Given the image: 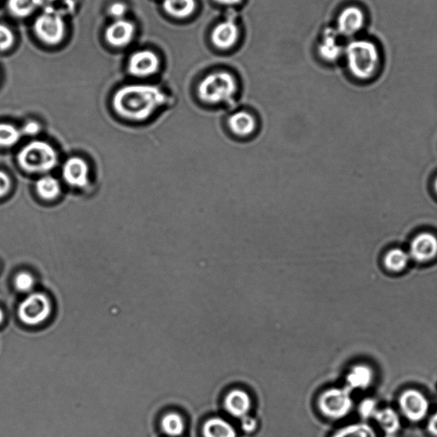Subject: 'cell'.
<instances>
[{"label":"cell","instance_id":"37","mask_svg":"<svg viewBox=\"0 0 437 437\" xmlns=\"http://www.w3.org/2000/svg\"><path fill=\"white\" fill-rule=\"evenodd\" d=\"M4 319V314L1 310H0V324L2 323Z\"/></svg>","mask_w":437,"mask_h":437},{"label":"cell","instance_id":"25","mask_svg":"<svg viewBox=\"0 0 437 437\" xmlns=\"http://www.w3.org/2000/svg\"><path fill=\"white\" fill-rule=\"evenodd\" d=\"M39 4V0H9L8 8L15 17L26 18L33 13Z\"/></svg>","mask_w":437,"mask_h":437},{"label":"cell","instance_id":"39","mask_svg":"<svg viewBox=\"0 0 437 437\" xmlns=\"http://www.w3.org/2000/svg\"><path fill=\"white\" fill-rule=\"evenodd\" d=\"M386 437H394V436H387Z\"/></svg>","mask_w":437,"mask_h":437},{"label":"cell","instance_id":"4","mask_svg":"<svg viewBox=\"0 0 437 437\" xmlns=\"http://www.w3.org/2000/svg\"><path fill=\"white\" fill-rule=\"evenodd\" d=\"M57 151L51 144L33 141L23 147L18 154V163L24 170L33 174L47 173L57 165Z\"/></svg>","mask_w":437,"mask_h":437},{"label":"cell","instance_id":"14","mask_svg":"<svg viewBox=\"0 0 437 437\" xmlns=\"http://www.w3.org/2000/svg\"><path fill=\"white\" fill-rule=\"evenodd\" d=\"M365 21H366V18L360 8L348 7L339 15L338 21L339 34L350 37L362 30Z\"/></svg>","mask_w":437,"mask_h":437},{"label":"cell","instance_id":"38","mask_svg":"<svg viewBox=\"0 0 437 437\" xmlns=\"http://www.w3.org/2000/svg\"><path fill=\"white\" fill-rule=\"evenodd\" d=\"M435 188H436V190L437 191V178H436V182H435Z\"/></svg>","mask_w":437,"mask_h":437},{"label":"cell","instance_id":"11","mask_svg":"<svg viewBox=\"0 0 437 437\" xmlns=\"http://www.w3.org/2000/svg\"><path fill=\"white\" fill-rule=\"evenodd\" d=\"M408 254L416 262H430L437 255L436 236L428 232L415 236L410 244Z\"/></svg>","mask_w":437,"mask_h":437},{"label":"cell","instance_id":"22","mask_svg":"<svg viewBox=\"0 0 437 437\" xmlns=\"http://www.w3.org/2000/svg\"><path fill=\"white\" fill-rule=\"evenodd\" d=\"M36 190L43 199L53 200L57 198L61 192V186L57 179L51 176H44L36 184Z\"/></svg>","mask_w":437,"mask_h":437},{"label":"cell","instance_id":"27","mask_svg":"<svg viewBox=\"0 0 437 437\" xmlns=\"http://www.w3.org/2000/svg\"><path fill=\"white\" fill-rule=\"evenodd\" d=\"M22 132L11 124H0V146L11 147L21 139Z\"/></svg>","mask_w":437,"mask_h":437},{"label":"cell","instance_id":"15","mask_svg":"<svg viewBox=\"0 0 437 437\" xmlns=\"http://www.w3.org/2000/svg\"><path fill=\"white\" fill-rule=\"evenodd\" d=\"M251 405L250 395L242 390H232L224 397V408L234 418L242 419L248 416Z\"/></svg>","mask_w":437,"mask_h":437},{"label":"cell","instance_id":"6","mask_svg":"<svg viewBox=\"0 0 437 437\" xmlns=\"http://www.w3.org/2000/svg\"><path fill=\"white\" fill-rule=\"evenodd\" d=\"M36 36L47 45L55 46L61 43L65 35V23L61 15L46 11L36 18L34 24Z\"/></svg>","mask_w":437,"mask_h":437},{"label":"cell","instance_id":"8","mask_svg":"<svg viewBox=\"0 0 437 437\" xmlns=\"http://www.w3.org/2000/svg\"><path fill=\"white\" fill-rule=\"evenodd\" d=\"M51 312L49 298L42 293H34L23 300L19 306L18 315L23 323L37 326L48 319Z\"/></svg>","mask_w":437,"mask_h":437},{"label":"cell","instance_id":"20","mask_svg":"<svg viewBox=\"0 0 437 437\" xmlns=\"http://www.w3.org/2000/svg\"><path fill=\"white\" fill-rule=\"evenodd\" d=\"M376 422L388 436H393L399 430L400 423L398 414L391 408L376 410L374 415Z\"/></svg>","mask_w":437,"mask_h":437},{"label":"cell","instance_id":"19","mask_svg":"<svg viewBox=\"0 0 437 437\" xmlns=\"http://www.w3.org/2000/svg\"><path fill=\"white\" fill-rule=\"evenodd\" d=\"M163 9L167 14L176 18H186L194 13L195 0H163Z\"/></svg>","mask_w":437,"mask_h":437},{"label":"cell","instance_id":"1","mask_svg":"<svg viewBox=\"0 0 437 437\" xmlns=\"http://www.w3.org/2000/svg\"><path fill=\"white\" fill-rule=\"evenodd\" d=\"M167 102V96L158 87L127 85L115 92L113 106L116 113L122 118L141 122L149 119Z\"/></svg>","mask_w":437,"mask_h":437},{"label":"cell","instance_id":"23","mask_svg":"<svg viewBox=\"0 0 437 437\" xmlns=\"http://www.w3.org/2000/svg\"><path fill=\"white\" fill-rule=\"evenodd\" d=\"M319 51L324 59L327 61H335L342 54L343 48L336 42L335 35L327 34L320 44Z\"/></svg>","mask_w":437,"mask_h":437},{"label":"cell","instance_id":"12","mask_svg":"<svg viewBox=\"0 0 437 437\" xmlns=\"http://www.w3.org/2000/svg\"><path fill=\"white\" fill-rule=\"evenodd\" d=\"M63 177L71 186L85 187L89 183V167L82 158H70L64 163Z\"/></svg>","mask_w":437,"mask_h":437},{"label":"cell","instance_id":"2","mask_svg":"<svg viewBox=\"0 0 437 437\" xmlns=\"http://www.w3.org/2000/svg\"><path fill=\"white\" fill-rule=\"evenodd\" d=\"M239 87L234 76L228 72H215L199 83L196 94L208 106H229L234 102Z\"/></svg>","mask_w":437,"mask_h":437},{"label":"cell","instance_id":"31","mask_svg":"<svg viewBox=\"0 0 437 437\" xmlns=\"http://www.w3.org/2000/svg\"><path fill=\"white\" fill-rule=\"evenodd\" d=\"M109 12L111 17L115 20L124 19V15L127 12V6L123 3L116 2L110 6Z\"/></svg>","mask_w":437,"mask_h":437},{"label":"cell","instance_id":"5","mask_svg":"<svg viewBox=\"0 0 437 437\" xmlns=\"http://www.w3.org/2000/svg\"><path fill=\"white\" fill-rule=\"evenodd\" d=\"M353 400L348 388H331L319 395L318 407L328 419L338 420L346 418L352 410Z\"/></svg>","mask_w":437,"mask_h":437},{"label":"cell","instance_id":"29","mask_svg":"<svg viewBox=\"0 0 437 437\" xmlns=\"http://www.w3.org/2000/svg\"><path fill=\"white\" fill-rule=\"evenodd\" d=\"M15 37L9 27L0 24V51L9 49L13 45Z\"/></svg>","mask_w":437,"mask_h":437},{"label":"cell","instance_id":"17","mask_svg":"<svg viewBox=\"0 0 437 437\" xmlns=\"http://www.w3.org/2000/svg\"><path fill=\"white\" fill-rule=\"evenodd\" d=\"M374 371L365 364L353 367L346 376L348 390H366L374 382Z\"/></svg>","mask_w":437,"mask_h":437},{"label":"cell","instance_id":"34","mask_svg":"<svg viewBox=\"0 0 437 437\" xmlns=\"http://www.w3.org/2000/svg\"><path fill=\"white\" fill-rule=\"evenodd\" d=\"M41 130L39 124L35 122H30L23 127V134L29 136H34L39 134Z\"/></svg>","mask_w":437,"mask_h":437},{"label":"cell","instance_id":"36","mask_svg":"<svg viewBox=\"0 0 437 437\" xmlns=\"http://www.w3.org/2000/svg\"><path fill=\"white\" fill-rule=\"evenodd\" d=\"M215 1L224 6H234L241 2L242 0H215Z\"/></svg>","mask_w":437,"mask_h":437},{"label":"cell","instance_id":"28","mask_svg":"<svg viewBox=\"0 0 437 437\" xmlns=\"http://www.w3.org/2000/svg\"><path fill=\"white\" fill-rule=\"evenodd\" d=\"M15 286L20 291H30L34 286V277L29 274V272H20V274L15 277Z\"/></svg>","mask_w":437,"mask_h":437},{"label":"cell","instance_id":"13","mask_svg":"<svg viewBox=\"0 0 437 437\" xmlns=\"http://www.w3.org/2000/svg\"><path fill=\"white\" fill-rule=\"evenodd\" d=\"M134 24L125 19L115 20L106 32V39L112 46L124 47L129 45L134 37Z\"/></svg>","mask_w":437,"mask_h":437},{"label":"cell","instance_id":"24","mask_svg":"<svg viewBox=\"0 0 437 437\" xmlns=\"http://www.w3.org/2000/svg\"><path fill=\"white\" fill-rule=\"evenodd\" d=\"M162 429L166 435L172 437L182 435L184 430L182 417L176 412H170L164 415L162 419Z\"/></svg>","mask_w":437,"mask_h":437},{"label":"cell","instance_id":"30","mask_svg":"<svg viewBox=\"0 0 437 437\" xmlns=\"http://www.w3.org/2000/svg\"><path fill=\"white\" fill-rule=\"evenodd\" d=\"M378 409L376 408V405L372 400H366L360 405V414H362L364 418H369V417L374 416L376 411Z\"/></svg>","mask_w":437,"mask_h":437},{"label":"cell","instance_id":"9","mask_svg":"<svg viewBox=\"0 0 437 437\" xmlns=\"http://www.w3.org/2000/svg\"><path fill=\"white\" fill-rule=\"evenodd\" d=\"M399 405L403 415L414 422L426 418L430 409V403L426 395L414 388L403 391L400 396Z\"/></svg>","mask_w":437,"mask_h":437},{"label":"cell","instance_id":"7","mask_svg":"<svg viewBox=\"0 0 437 437\" xmlns=\"http://www.w3.org/2000/svg\"><path fill=\"white\" fill-rule=\"evenodd\" d=\"M227 127L232 137L239 140H250L258 135L260 129V120L248 110H238L232 112L227 119Z\"/></svg>","mask_w":437,"mask_h":437},{"label":"cell","instance_id":"40","mask_svg":"<svg viewBox=\"0 0 437 437\" xmlns=\"http://www.w3.org/2000/svg\"><path fill=\"white\" fill-rule=\"evenodd\" d=\"M51 1H54V0H51Z\"/></svg>","mask_w":437,"mask_h":437},{"label":"cell","instance_id":"32","mask_svg":"<svg viewBox=\"0 0 437 437\" xmlns=\"http://www.w3.org/2000/svg\"><path fill=\"white\" fill-rule=\"evenodd\" d=\"M11 182L9 175L5 172L0 171V198L6 196L10 191Z\"/></svg>","mask_w":437,"mask_h":437},{"label":"cell","instance_id":"3","mask_svg":"<svg viewBox=\"0 0 437 437\" xmlns=\"http://www.w3.org/2000/svg\"><path fill=\"white\" fill-rule=\"evenodd\" d=\"M346 54L348 69L356 78L370 79L379 69L380 52L374 42L366 39L352 42L346 46Z\"/></svg>","mask_w":437,"mask_h":437},{"label":"cell","instance_id":"33","mask_svg":"<svg viewBox=\"0 0 437 437\" xmlns=\"http://www.w3.org/2000/svg\"><path fill=\"white\" fill-rule=\"evenodd\" d=\"M240 420H241L242 430L247 433L255 431L256 427H258V422H256V420L252 418V417L248 415Z\"/></svg>","mask_w":437,"mask_h":437},{"label":"cell","instance_id":"16","mask_svg":"<svg viewBox=\"0 0 437 437\" xmlns=\"http://www.w3.org/2000/svg\"><path fill=\"white\" fill-rule=\"evenodd\" d=\"M239 39V27L234 22L220 23L211 34V41L219 49H229Z\"/></svg>","mask_w":437,"mask_h":437},{"label":"cell","instance_id":"35","mask_svg":"<svg viewBox=\"0 0 437 437\" xmlns=\"http://www.w3.org/2000/svg\"><path fill=\"white\" fill-rule=\"evenodd\" d=\"M428 431H430L431 435L437 437V412L429 420Z\"/></svg>","mask_w":437,"mask_h":437},{"label":"cell","instance_id":"21","mask_svg":"<svg viewBox=\"0 0 437 437\" xmlns=\"http://www.w3.org/2000/svg\"><path fill=\"white\" fill-rule=\"evenodd\" d=\"M410 255L402 248H393L384 258V265L388 270L395 272H402L407 267Z\"/></svg>","mask_w":437,"mask_h":437},{"label":"cell","instance_id":"18","mask_svg":"<svg viewBox=\"0 0 437 437\" xmlns=\"http://www.w3.org/2000/svg\"><path fill=\"white\" fill-rule=\"evenodd\" d=\"M203 434L204 437H236L234 427L222 418L208 419L203 424Z\"/></svg>","mask_w":437,"mask_h":437},{"label":"cell","instance_id":"10","mask_svg":"<svg viewBox=\"0 0 437 437\" xmlns=\"http://www.w3.org/2000/svg\"><path fill=\"white\" fill-rule=\"evenodd\" d=\"M160 59L155 52L142 50L134 52L128 60V72L136 77H149L159 70Z\"/></svg>","mask_w":437,"mask_h":437},{"label":"cell","instance_id":"26","mask_svg":"<svg viewBox=\"0 0 437 437\" xmlns=\"http://www.w3.org/2000/svg\"><path fill=\"white\" fill-rule=\"evenodd\" d=\"M332 437H376V434L368 424H355L341 429Z\"/></svg>","mask_w":437,"mask_h":437}]
</instances>
